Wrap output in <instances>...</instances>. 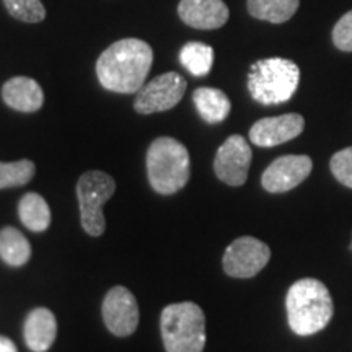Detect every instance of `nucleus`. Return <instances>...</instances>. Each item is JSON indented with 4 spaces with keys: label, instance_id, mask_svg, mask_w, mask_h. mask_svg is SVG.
I'll list each match as a JSON object with an SVG mask.
<instances>
[{
    "label": "nucleus",
    "instance_id": "obj_19",
    "mask_svg": "<svg viewBox=\"0 0 352 352\" xmlns=\"http://www.w3.org/2000/svg\"><path fill=\"white\" fill-rule=\"evenodd\" d=\"M19 217L32 232H44L51 223V209L38 192H26L20 199Z\"/></svg>",
    "mask_w": 352,
    "mask_h": 352
},
{
    "label": "nucleus",
    "instance_id": "obj_13",
    "mask_svg": "<svg viewBox=\"0 0 352 352\" xmlns=\"http://www.w3.org/2000/svg\"><path fill=\"white\" fill-rule=\"evenodd\" d=\"M178 15L191 28L217 30L227 23L230 12L223 0H182Z\"/></svg>",
    "mask_w": 352,
    "mask_h": 352
},
{
    "label": "nucleus",
    "instance_id": "obj_18",
    "mask_svg": "<svg viewBox=\"0 0 352 352\" xmlns=\"http://www.w3.org/2000/svg\"><path fill=\"white\" fill-rule=\"evenodd\" d=\"M300 0H248L250 15L270 23H285L296 15Z\"/></svg>",
    "mask_w": 352,
    "mask_h": 352
},
{
    "label": "nucleus",
    "instance_id": "obj_17",
    "mask_svg": "<svg viewBox=\"0 0 352 352\" xmlns=\"http://www.w3.org/2000/svg\"><path fill=\"white\" fill-rule=\"evenodd\" d=\"M0 258L8 266H23L32 258V245L16 228H2L0 230Z\"/></svg>",
    "mask_w": 352,
    "mask_h": 352
},
{
    "label": "nucleus",
    "instance_id": "obj_15",
    "mask_svg": "<svg viewBox=\"0 0 352 352\" xmlns=\"http://www.w3.org/2000/svg\"><path fill=\"white\" fill-rule=\"evenodd\" d=\"M57 334L56 316L47 308H34L26 316L23 336L26 346L33 352H46L52 346Z\"/></svg>",
    "mask_w": 352,
    "mask_h": 352
},
{
    "label": "nucleus",
    "instance_id": "obj_7",
    "mask_svg": "<svg viewBox=\"0 0 352 352\" xmlns=\"http://www.w3.org/2000/svg\"><path fill=\"white\" fill-rule=\"evenodd\" d=\"M186 91V80L176 72L162 74L138 91L134 108L140 114L168 111L182 101Z\"/></svg>",
    "mask_w": 352,
    "mask_h": 352
},
{
    "label": "nucleus",
    "instance_id": "obj_8",
    "mask_svg": "<svg viewBox=\"0 0 352 352\" xmlns=\"http://www.w3.org/2000/svg\"><path fill=\"white\" fill-rule=\"evenodd\" d=\"M271 259V250L254 236H240L228 245L223 254V271L236 279H250L264 270Z\"/></svg>",
    "mask_w": 352,
    "mask_h": 352
},
{
    "label": "nucleus",
    "instance_id": "obj_22",
    "mask_svg": "<svg viewBox=\"0 0 352 352\" xmlns=\"http://www.w3.org/2000/svg\"><path fill=\"white\" fill-rule=\"evenodd\" d=\"M3 6L13 19L25 23H39L46 16L41 0H3Z\"/></svg>",
    "mask_w": 352,
    "mask_h": 352
},
{
    "label": "nucleus",
    "instance_id": "obj_4",
    "mask_svg": "<svg viewBox=\"0 0 352 352\" xmlns=\"http://www.w3.org/2000/svg\"><path fill=\"white\" fill-rule=\"evenodd\" d=\"M300 82V69L290 59L256 60L248 74V91L259 104H280L292 98Z\"/></svg>",
    "mask_w": 352,
    "mask_h": 352
},
{
    "label": "nucleus",
    "instance_id": "obj_24",
    "mask_svg": "<svg viewBox=\"0 0 352 352\" xmlns=\"http://www.w3.org/2000/svg\"><path fill=\"white\" fill-rule=\"evenodd\" d=\"M333 43L338 50L352 52V10L341 16L333 28Z\"/></svg>",
    "mask_w": 352,
    "mask_h": 352
},
{
    "label": "nucleus",
    "instance_id": "obj_23",
    "mask_svg": "<svg viewBox=\"0 0 352 352\" xmlns=\"http://www.w3.org/2000/svg\"><path fill=\"white\" fill-rule=\"evenodd\" d=\"M329 168L338 182L352 188V147H346L334 153L329 162Z\"/></svg>",
    "mask_w": 352,
    "mask_h": 352
},
{
    "label": "nucleus",
    "instance_id": "obj_20",
    "mask_svg": "<svg viewBox=\"0 0 352 352\" xmlns=\"http://www.w3.org/2000/svg\"><path fill=\"white\" fill-rule=\"evenodd\" d=\"M179 63L195 77H204L212 69L214 50L199 41L186 43L179 51Z\"/></svg>",
    "mask_w": 352,
    "mask_h": 352
},
{
    "label": "nucleus",
    "instance_id": "obj_9",
    "mask_svg": "<svg viewBox=\"0 0 352 352\" xmlns=\"http://www.w3.org/2000/svg\"><path fill=\"white\" fill-rule=\"evenodd\" d=\"M252 147L243 135L233 134L219 147L214 160L215 175L228 186H241L248 178Z\"/></svg>",
    "mask_w": 352,
    "mask_h": 352
},
{
    "label": "nucleus",
    "instance_id": "obj_16",
    "mask_svg": "<svg viewBox=\"0 0 352 352\" xmlns=\"http://www.w3.org/2000/svg\"><path fill=\"white\" fill-rule=\"evenodd\" d=\"M192 101H195L197 113L201 118L209 124H217L227 120L230 114L232 103L228 96L219 88L201 87L192 94Z\"/></svg>",
    "mask_w": 352,
    "mask_h": 352
},
{
    "label": "nucleus",
    "instance_id": "obj_1",
    "mask_svg": "<svg viewBox=\"0 0 352 352\" xmlns=\"http://www.w3.org/2000/svg\"><path fill=\"white\" fill-rule=\"evenodd\" d=\"M151 44L138 38L113 43L96 60V76L101 87L116 94H138L152 69Z\"/></svg>",
    "mask_w": 352,
    "mask_h": 352
},
{
    "label": "nucleus",
    "instance_id": "obj_6",
    "mask_svg": "<svg viewBox=\"0 0 352 352\" xmlns=\"http://www.w3.org/2000/svg\"><path fill=\"white\" fill-rule=\"evenodd\" d=\"M116 191V183L104 171H87L77 183V197L80 206L82 227L88 235L100 236L104 233L103 206Z\"/></svg>",
    "mask_w": 352,
    "mask_h": 352
},
{
    "label": "nucleus",
    "instance_id": "obj_11",
    "mask_svg": "<svg viewBox=\"0 0 352 352\" xmlns=\"http://www.w3.org/2000/svg\"><path fill=\"white\" fill-rule=\"evenodd\" d=\"M314 168L308 155H284L264 170L261 184L270 192H285L305 182Z\"/></svg>",
    "mask_w": 352,
    "mask_h": 352
},
{
    "label": "nucleus",
    "instance_id": "obj_3",
    "mask_svg": "<svg viewBox=\"0 0 352 352\" xmlns=\"http://www.w3.org/2000/svg\"><path fill=\"white\" fill-rule=\"evenodd\" d=\"M147 175L151 186L160 195L178 192L191 175L188 148L173 138L155 139L147 152Z\"/></svg>",
    "mask_w": 352,
    "mask_h": 352
},
{
    "label": "nucleus",
    "instance_id": "obj_10",
    "mask_svg": "<svg viewBox=\"0 0 352 352\" xmlns=\"http://www.w3.org/2000/svg\"><path fill=\"white\" fill-rule=\"evenodd\" d=\"M103 321L114 336H131L139 324V305L131 290L126 287H113L107 294L101 307Z\"/></svg>",
    "mask_w": 352,
    "mask_h": 352
},
{
    "label": "nucleus",
    "instance_id": "obj_12",
    "mask_svg": "<svg viewBox=\"0 0 352 352\" xmlns=\"http://www.w3.org/2000/svg\"><path fill=\"white\" fill-rule=\"evenodd\" d=\"M305 127V120L297 113L263 118L250 129V140L258 147H276L298 138Z\"/></svg>",
    "mask_w": 352,
    "mask_h": 352
},
{
    "label": "nucleus",
    "instance_id": "obj_21",
    "mask_svg": "<svg viewBox=\"0 0 352 352\" xmlns=\"http://www.w3.org/2000/svg\"><path fill=\"white\" fill-rule=\"evenodd\" d=\"M36 166L32 160H19L12 164L0 162V189L16 188L32 182Z\"/></svg>",
    "mask_w": 352,
    "mask_h": 352
},
{
    "label": "nucleus",
    "instance_id": "obj_25",
    "mask_svg": "<svg viewBox=\"0 0 352 352\" xmlns=\"http://www.w3.org/2000/svg\"><path fill=\"white\" fill-rule=\"evenodd\" d=\"M0 352H19L15 342L6 336H0Z\"/></svg>",
    "mask_w": 352,
    "mask_h": 352
},
{
    "label": "nucleus",
    "instance_id": "obj_14",
    "mask_svg": "<svg viewBox=\"0 0 352 352\" xmlns=\"http://www.w3.org/2000/svg\"><path fill=\"white\" fill-rule=\"evenodd\" d=\"M2 98L15 111L34 113L43 107L44 94L36 80L30 77H13L2 87Z\"/></svg>",
    "mask_w": 352,
    "mask_h": 352
},
{
    "label": "nucleus",
    "instance_id": "obj_5",
    "mask_svg": "<svg viewBox=\"0 0 352 352\" xmlns=\"http://www.w3.org/2000/svg\"><path fill=\"white\" fill-rule=\"evenodd\" d=\"M166 352H202L206 346V316L192 302L171 303L160 318Z\"/></svg>",
    "mask_w": 352,
    "mask_h": 352
},
{
    "label": "nucleus",
    "instance_id": "obj_2",
    "mask_svg": "<svg viewBox=\"0 0 352 352\" xmlns=\"http://www.w3.org/2000/svg\"><path fill=\"white\" fill-rule=\"evenodd\" d=\"M289 327L298 336H310L327 328L334 307L329 290L318 279L297 280L285 297Z\"/></svg>",
    "mask_w": 352,
    "mask_h": 352
}]
</instances>
